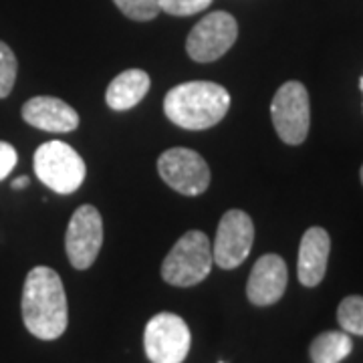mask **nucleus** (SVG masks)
<instances>
[{
  "instance_id": "f257e3e1",
  "label": "nucleus",
  "mask_w": 363,
  "mask_h": 363,
  "mask_svg": "<svg viewBox=\"0 0 363 363\" xmlns=\"http://www.w3.org/2000/svg\"><path fill=\"white\" fill-rule=\"evenodd\" d=\"M23 321L37 339H59L67 329L69 313L63 281L49 267H35L23 289Z\"/></svg>"
},
{
  "instance_id": "f03ea898",
  "label": "nucleus",
  "mask_w": 363,
  "mask_h": 363,
  "mask_svg": "<svg viewBox=\"0 0 363 363\" xmlns=\"http://www.w3.org/2000/svg\"><path fill=\"white\" fill-rule=\"evenodd\" d=\"M230 107V93L212 81H188L168 91L164 113L182 130L202 131L220 123Z\"/></svg>"
},
{
  "instance_id": "7ed1b4c3",
  "label": "nucleus",
  "mask_w": 363,
  "mask_h": 363,
  "mask_svg": "<svg viewBox=\"0 0 363 363\" xmlns=\"http://www.w3.org/2000/svg\"><path fill=\"white\" fill-rule=\"evenodd\" d=\"M212 262L210 238L202 230H190L162 262V279L174 286H194L210 274Z\"/></svg>"
},
{
  "instance_id": "20e7f679",
  "label": "nucleus",
  "mask_w": 363,
  "mask_h": 363,
  "mask_svg": "<svg viewBox=\"0 0 363 363\" xmlns=\"http://www.w3.org/2000/svg\"><path fill=\"white\" fill-rule=\"evenodd\" d=\"M35 174L57 194H73L85 182L87 168L83 157L65 142L52 140L35 152Z\"/></svg>"
},
{
  "instance_id": "39448f33",
  "label": "nucleus",
  "mask_w": 363,
  "mask_h": 363,
  "mask_svg": "<svg viewBox=\"0 0 363 363\" xmlns=\"http://www.w3.org/2000/svg\"><path fill=\"white\" fill-rule=\"evenodd\" d=\"M271 117L274 131L283 142L289 145L305 142L311 125V104L305 85L298 81L281 85L272 97Z\"/></svg>"
},
{
  "instance_id": "423d86ee",
  "label": "nucleus",
  "mask_w": 363,
  "mask_h": 363,
  "mask_svg": "<svg viewBox=\"0 0 363 363\" xmlns=\"http://www.w3.org/2000/svg\"><path fill=\"white\" fill-rule=\"evenodd\" d=\"M192 345V335L186 321L174 313L154 315L143 333L145 355L152 363H182Z\"/></svg>"
},
{
  "instance_id": "0eeeda50",
  "label": "nucleus",
  "mask_w": 363,
  "mask_h": 363,
  "mask_svg": "<svg viewBox=\"0 0 363 363\" xmlns=\"http://www.w3.org/2000/svg\"><path fill=\"white\" fill-rule=\"evenodd\" d=\"M157 172L172 190L184 196H200L210 186L206 160L188 147L166 150L157 160Z\"/></svg>"
},
{
  "instance_id": "6e6552de",
  "label": "nucleus",
  "mask_w": 363,
  "mask_h": 363,
  "mask_svg": "<svg viewBox=\"0 0 363 363\" xmlns=\"http://www.w3.org/2000/svg\"><path fill=\"white\" fill-rule=\"evenodd\" d=\"M238 25L233 14L216 11L206 14L198 25L190 30L186 40V51L196 63H212L220 59L224 52L236 43Z\"/></svg>"
},
{
  "instance_id": "1a4fd4ad",
  "label": "nucleus",
  "mask_w": 363,
  "mask_h": 363,
  "mask_svg": "<svg viewBox=\"0 0 363 363\" xmlns=\"http://www.w3.org/2000/svg\"><path fill=\"white\" fill-rule=\"evenodd\" d=\"M104 245V220L95 206H79L71 216L65 234V250L69 262L85 271L95 262Z\"/></svg>"
},
{
  "instance_id": "9d476101",
  "label": "nucleus",
  "mask_w": 363,
  "mask_h": 363,
  "mask_svg": "<svg viewBox=\"0 0 363 363\" xmlns=\"http://www.w3.org/2000/svg\"><path fill=\"white\" fill-rule=\"evenodd\" d=\"M252 242H255V224L250 216L242 210H228L224 212L218 224L212 259L224 271L236 269L250 255Z\"/></svg>"
},
{
  "instance_id": "9b49d317",
  "label": "nucleus",
  "mask_w": 363,
  "mask_h": 363,
  "mask_svg": "<svg viewBox=\"0 0 363 363\" xmlns=\"http://www.w3.org/2000/svg\"><path fill=\"white\" fill-rule=\"evenodd\" d=\"M289 271L285 260L279 255H264L260 257L248 277L247 297L257 307H269L274 305L279 298L285 295Z\"/></svg>"
},
{
  "instance_id": "f8f14e48",
  "label": "nucleus",
  "mask_w": 363,
  "mask_h": 363,
  "mask_svg": "<svg viewBox=\"0 0 363 363\" xmlns=\"http://www.w3.org/2000/svg\"><path fill=\"white\" fill-rule=\"evenodd\" d=\"M23 119L28 125L51 133H69L79 128L77 111L63 99L40 95L23 105Z\"/></svg>"
},
{
  "instance_id": "ddd939ff",
  "label": "nucleus",
  "mask_w": 363,
  "mask_h": 363,
  "mask_svg": "<svg viewBox=\"0 0 363 363\" xmlns=\"http://www.w3.org/2000/svg\"><path fill=\"white\" fill-rule=\"evenodd\" d=\"M329 250H331V238L325 228L313 226L303 234L297 260V274L301 285L317 286L323 281Z\"/></svg>"
},
{
  "instance_id": "4468645a",
  "label": "nucleus",
  "mask_w": 363,
  "mask_h": 363,
  "mask_svg": "<svg viewBox=\"0 0 363 363\" xmlns=\"http://www.w3.org/2000/svg\"><path fill=\"white\" fill-rule=\"evenodd\" d=\"M150 75L142 69H128L119 73L107 87L105 101L116 111H125L131 109L142 101L150 91Z\"/></svg>"
},
{
  "instance_id": "2eb2a0df",
  "label": "nucleus",
  "mask_w": 363,
  "mask_h": 363,
  "mask_svg": "<svg viewBox=\"0 0 363 363\" xmlns=\"http://www.w3.org/2000/svg\"><path fill=\"white\" fill-rule=\"evenodd\" d=\"M353 350V341L345 331H325L313 339L309 353L313 363H341Z\"/></svg>"
},
{
  "instance_id": "dca6fc26",
  "label": "nucleus",
  "mask_w": 363,
  "mask_h": 363,
  "mask_svg": "<svg viewBox=\"0 0 363 363\" xmlns=\"http://www.w3.org/2000/svg\"><path fill=\"white\" fill-rule=\"evenodd\" d=\"M337 321L345 333L363 335V297L351 295L343 298L337 309Z\"/></svg>"
},
{
  "instance_id": "f3484780",
  "label": "nucleus",
  "mask_w": 363,
  "mask_h": 363,
  "mask_svg": "<svg viewBox=\"0 0 363 363\" xmlns=\"http://www.w3.org/2000/svg\"><path fill=\"white\" fill-rule=\"evenodd\" d=\"M117 4V9L125 14L131 21H152L156 18L157 14L162 13L160 9V0H113Z\"/></svg>"
},
{
  "instance_id": "a211bd4d",
  "label": "nucleus",
  "mask_w": 363,
  "mask_h": 363,
  "mask_svg": "<svg viewBox=\"0 0 363 363\" xmlns=\"http://www.w3.org/2000/svg\"><path fill=\"white\" fill-rule=\"evenodd\" d=\"M16 57H14L13 49L0 40V99L9 97L16 81Z\"/></svg>"
},
{
  "instance_id": "6ab92c4d",
  "label": "nucleus",
  "mask_w": 363,
  "mask_h": 363,
  "mask_svg": "<svg viewBox=\"0 0 363 363\" xmlns=\"http://www.w3.org/2000/svg\"><path fill=\"white\" fill-rule=\"evenodd\" d=\"M212 0H160V9L172 16H190L206 11Z\"/></svg>"
},
{
  "instance_id": "aec40b11",
  "label": "nucleus",
  "mask_w": 363,
  "mask_h": 363,
  "mask_svg": "<svg viewBox=\"0 0 363 363\" xmlns=\"http://www.w3.org/2000/svg\"><path fill=\"white\" fill-rule=\"evenodd\" d=\"M16 162H18L16 150H14L11 143L0 142V182L4 180V178L13 172L14 166H16Z\"/></svg>"
},
{
  "instance_id": "412c9836",
  "label": "nucleus",
  "mask_w": 363,
  "mask_h": 363,
  "mask_svg": "<svg viewBox=\"0 0 363 363\" xmlns=\"http://www.w3.org/2000/svg\"><path fill=\"white\" fill-rule=\"evenodd\" d=\"M28 178L26 176H23V178H16V180L13 182V190H23V188H26L28 186Z\"/></svg>"
},
{
  "instance_id": "4be33fe9",
  "label": "nucleus",
  "mask_w": 363,
  "mask_h": 363,
  "mask_svg": "<svg viewBox=\"0 0 363 363\" xmlns=\"http://www.w3.org/2000/svg\"><path fill=\"white\" fill-rule=\"evenodd\" d=\"M359 174H362V182H363V166H362V172H359Z\"/></svg>"
},
{
  "instance_id": "5701e85b",
  "label": "nucleus",
  "mask_w": 363,
  "mask_h": 363,
  "mask_svg": "<svg viewBox=\"0 0 363 363\" xmlns=\"http://www.w3.org/2000/svg\"><path fill=\"white\" fill-rule=\"evenodd\" d=\"M362 89H363V79H362Z\"/></svg>"
},
{
  "instance_id": "b1692460",
  "label": "nucleus",
  "mask_w": 363,
  "mask_h": 363,
  "mask_svg": "<svg viewBox=\"0 0 363 363\" xmlns=\"http://www.w3.org/2000/svg\"><path fill=\"white\" fill-rule=\"evenodd\" d=\"M220 363H222V362H220Z\"/></svg>"
}]
</instances>
